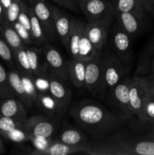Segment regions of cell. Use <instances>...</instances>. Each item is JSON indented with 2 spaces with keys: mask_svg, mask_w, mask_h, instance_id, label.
<instances>
[{
  "mask_svg": "<svg viewBox=\"0 0 154 155\" xmlns=\"http://www.w3.org/2000/svg\"><path fill=\"white\" fill-rule=\"evenodd\" d=\"M70 116L82 130L96 139H104L128 121L98 101L89 99L76 103L70 110Z\"/></svg>",
  "mask_w": 154,
  "mask_h": 155,
  "instance_id": "6da1fadb",
  "label": "cell"
},
{
  "mask_svg": "<svg viewBox=\"0 0 154 155\" xmlns=\"http://www.w3.org/2000/svg\"><path fill=\"white\" fill-rule=\"evenodd\" d=\"M130 66L122 62L111 49L104 50V63L98 98L104 99L110 91L128 74Z\"/></svg>",
  "mask_w": 154,
  "mask_h": 155,
  "instance_id": "7a4b0ae2",
  "label": "cell"
},
{
  "mask_svg": "<svg viewBox=\"0 0 154 155\" xmlns=\"http://www.w3.org/2000/svg\"><path fill=\"white\" fill-rule=\"evenodd\" d=\"M88 22H98L111 26L116 18L113 4L107 0H84L79 5Z\"/></svg>",
  "mask_w": 154,
  "mask_h": 155,
  "instance_id": "3957f363",
  "label": "cell"
},
{
  "mask_svg": "<svg viewBox=\"0 0 154 155\" xmlns=\"http://www.w3.org/2000/svg\"><path fill=\"white\" fill-rule=\"evenodd\" d=\"M131 77L127 74L118 84H116L107 95L110 102L116 111L128 120L133 119L130 110L129 86Z\"/></svg>",
  "mask_w": 154,
  "mask_h": 155,
  "instance_id": "277c9868",
  "label": "cell"
},
{
  "mask_svg": "<svg viewBox=\"0 0 154 155\" xmlns=\"http://www.w3.org/2000/svg\"><path fill=\"white\" fill-rule=\"evenodd\" d=\"M57 127L56 120L47 115H34L27 117L24 123V129L30 138H52Z\"/></svg>",
  "mask_w": 154,
  "mask_h": 155,
  "instance_id": "5b68a950",
  "label": "cell"
},
{
  "mask_svg": "<svg viewBox=\"0 0 154 155\" xmlns=\"http://www.w3.org/2000/svg\"><path fill=\"white\" fill-rule=\"evenodd\" d=\"M150 90L144 77L140 74L131 77L129 86L130 110L133 118H137Z\"/></svg>",
  "mask_w": 154,
  "mask_h": 155,
  "instance_id": "8992f818",
  "label": "cell"
},
{
  "mask_svg": "<svg viewBox=\"0 0 154 155\" xmlns=\"http://www.w3.org/2000/svg\"><path fill=\"white\" fill-rule=\"evenodd\" d=\"M111 50L122 62L130 66L132 60L131 38L121 28L116 21L111 33Z\"/></svg>",
  "mask_w": 154,
  "mask_h": 155,
  "instance_id": "52a82bcc",
  "label": "cell"
},
{
  "mask_svg": "<svg viewBox=\"0 0 154 155\" xmlns=\"http://www.w3.org/2000/svg\"><path fill=\"white\" fill-rule=\"evenodd\" d=\"M30 3L45 31L48 42L55 41L58 37L56 33L51 5L48 4L45 0H32Z\"/></svg>",
  "mask_w": 154,
  "mask_h": 155,
  "instance_id": "ba28073f",
  "label": "cell"
},
{
  "mask_svg": "<svg viewBox=\"0 0 154 155\" xmlns=\"http://www.w3.org/2000/svg\"><path fill=\"white\" fill-rule=\"evenodd\" d=\"M104 63V51L95 58L86 62L85 87L93 95L98 97L101 84Z\"/></svg>",
  "mask_w": 154,
  "mask_h": 155,
  "instance_id": "9c48e42d",
  "label": "cell"
},
{
  "mask_svg": "<svg viewBox=\"0 0 154 155\" xmlns=\"http://www.w3.org/2000/svg\"><path fill=\"white\" fill-rule=\"evenodd\" d=\"M41 48L50 71L63 80H69L67 62L64 61L60 51L55 47L51 45L49 42H46Z\"/></svg>",
  "mask_w": 154,
  "mask_h": 155,
  "instance_id": "30bf717a",
  "label": "cell"
},
{
  "mask_svg": "<svg viewBox=\"0 0 154 155\" xmlns=\"http://www.w3.org/2000/svg\"><path fill=\"white\" fill-rule=\"evenodd\" d=\"M110 25L98 22L86 23L85 33L97 51H103L108 39Z\"/></svg>",
  "mask_w": 154,
  "mask_h": 155,
  "instance_id": "8fae6325",
  "label": "cell"
},
{
  "mask_svg": "<svg viewBox=\"0 0 154 155\" xmlns=\"http://www.w3.org/2000/svg\"><path fill=\"white\" fill-rule=\"evenodd\" d=\"M35 104L47 116L55 120L60 117L66 110V107L59 102L49 92L38 93Z\"/></svg>",
  "mask_w": 154,
  "mask_h": 155,
  "instance_id": "7c38bea8",
  "label": "cell"
},
{
  "mask_svg": "<svg viewBox=\"0 0 154 155\" xmlns=\"http://www.w3.org/2000/svg\"><path fill=\"white\" fill-rule=\"evenodd\" d=\"M51 8L54 16V26L57 37L61 41L63 46L66 47L72 29L73 18H71L66 12L58 8L57 6L51 5Z\"/></svg>",
  "mask_w": 154,
  "mask_h": 155,
  "instance_id": "4fadbf2b",
  "label": "cell"
},
{
  "mask_svg": "<svg viewBox=\"0 0 154 155\" xmlns=\"http://www.w3.org/2000/svg\"><path fill=\"white\" fill-rule=\"evenodd\" d=\"M116 21L131 38L140 34L143 29V18L129 12L116 13Z\"/></svg>",
  "mask_w": 154,
  "mask_h": 155,
  "instance_id": "5bb4252c",
  "label": "cell"
},
{
  "mask_svg": "<svg viewBox=\"0 0 154 155\" xmlns=\"http://www.w3.org/2000/svg\"><path fill=\"white\" fill-rule=\"evenodd\" d=\"M66 82L67 80H63L50 71L49 93L67 108L72 98V92Z\"/></svg>",
  "mask_w": 154,
  "mask_h": 155,
  "instance_id": "9a60e30c",
  "label": "cell"
},
{
  "mask_svg": "<svg viewBox=\"0 0 154 155\" xmlns=\"http://www.w3.org/2000/svg\"><path fill=\"white\" fill-rule=\"evenodd\" d=\"M1 115L18 120L24 124L27 119V108L21 100L8 98L0 107Z\"/></svg>",
  "mask_w": 154,
  "mask_h": 155,
  "instance_id": "2e32d148",
  "label": "cell"
},
{
  "mask_svg": "<svg viewBox=\"0 0 154 155\" xmlns=\"http://www.w3.org/2000/svg\"><path fill=\"white\" fill-rule=\"evenodd\" d=\"M66 62L69 80L72 84L78 89L85 87L86 62L75 58H72Z\"/></svg>",
  "mask_w": 154,
  "mask_h": 155,
  "instance_id": "e0dca14e",
  "label": "cell"
},
{
  "mask_svg": "<svg viewBox=\"0 0 154 155\" xmlns=\"http://www.w3.org/2000/svg\"><path fill=\"white\" fill-rule=\"evenodd\" d=\"M26 49L28 54L30 64L33 76L49 71L48 64L41 47L27 45Z\"/></svg>",
  "mask_w": 154,
  "mask_h": 155,
  "instance_id": "ac0fdd59",
  "label": "cell"
},
{
  "mask_svg": "<svg viewBox=\"0 0 154 155\" xmlns=\"http://www.w3.org/2000/svg\"><path fill=\"white\" fill-rule=\"evenodd\" d=\"M85 23L82 21L81 20H72V29L68 38L66 46L65 47L72 58L77 59L78 58L79 45L82 35L85 30Z\"/></svg>",
  "mask_w": 154,
  "mask_h": 155,
  "instance_id": "d6986e66",
  "label": "cell"
},
{
  "mask_svg": "<svg viewBox=\"0 0 154 155\" xmlns=\"http://www.w3.org/2000/svg\"><path fill=\"white\" fill-rule=\"evenodd\" d=\"M87 145L88 144L80 146H72L53 139L49 146L45 150L41 151L39 155H68L75 153H85Z\"/></svg>",
  "mask_w": 154,
  "mask_h": 155,
  "instance_id": "ffe728a7",
  "label": "cell"
},
{
  "mask_svg": "<svg viewBox=\"0 0 154 155\" xmlns=\"http://www.w3.org/2000/svg\"><path fill=\"white\" fill-rule=\"evenodd\" d=\"M8 77L9 84H10L14 94H15L18 97V98L22 101L26 108H31L33 104L30 101L25 91H24V85H23L20 71L13 70V71L9 72V74H8Z\"/></svg>",
  "mask_w": 154,
  "mask_h": 155,
  "instance_id": "44dd1931",
  "label": "cell"
},
{
  "mask_svg": "<svg viewBox=\"0 0 154 155\" xmlns=\"http://www.w3.org/2000/svg\"><path fill=\"white\" fill-rule=\"evenodd\" d=\"M55 139L72 146H80L88 144L85 135L80 130L72 127L63 128Z\"/></svg>",
  "mask_w": 154,
  "mask_h": 155,
  "instance_id": "7402d4cb",
  "label": "cell"
},
{
  "mask_svg": "<svg viewBox=\"0 0 154 155\" xmlns=\"http://www.w3.org/2000/svg\"><path fill=\"white\" fill-rule=\"evenodd\" d=\"M138 125L147 130L154 124V92H150L137 118Z\"/></svg>",
  "mask_w": 154,
  "mask_h": 155,
  "instance_id": "603a6c76",
  "label": "cell"
},
{
  "mask_svg": "<svg viewBox=\"0 0 154 155\" xmlns=\"http://www.w3.org/2000/svg\"><path fill=\"white\" fill-rule=\"evenodd\" d=\"M111 3L116 11V14L129 12L144 18L146 11L137 0H112Z\"/></svg>",
  "mask_w": 154,
  "mask_h": 155,
  "instance_id": "cb8c5ba5",
  "label": "cell"
},
{
  "mask_svg": "<svg viewBox=\"0 0 154 155\" xmlns=\"http://www.w3.org/2000/svg\"><path fill=\"white\" fill-rule=\"evenodd\" d=\"M30 33L33 36V41L36 46L42 47L48 42L45 31L39 22V19L35 15L33 8L30 5Z\"/></svg>",
  "mask_w": 154,
  "mask_h": 155,
  "instance_id": "d4e9b609",
  "label": "cell"
},
{
  "mask_svg": "<svg viewBox=\"0 0 154 155\" xmlns=\"http://www.w3.org/2000/svg\"><path fill=\"white\" fill-rule=\"evenodd\" d=\"M101 52H102V51H97L96 48L94 47L88 36H86L84 30L79 41L77 59L87 62L96 57Z\"/></svg>",
  "mask_w": 154,
  "mask_h": 155,
  "instance_id": "484cf974",
  "label": "cell"
},
{
  "mask_svg": "<svg viewBox=\"0 0 154 155\" xmlns=\"http://www.w3.org/2000/svg\"><path fill=\"white\" fill-rule=\"evenodd\" d=\"M26 46L22 47L16 51H14V58H15L16 60L18 66V71H20V73L28 74V75L33 77Z\"/></svg>",
  "mask_w": 154,
  "mask_h": 155,
  "instance_id": "4316f807",
  "label": "cell"
},
{
  "mask_svg": "<svg viewBox=\"0 0 154 155\" xmlns=\"http://www.w3.org/2000/svg\"><path fill=\"white\" fill-rule=\"evenodd\" d=\"M3 34H4L5 41L8 44L9 46L11 48V49L13 50V51L27 45L24 43V41L21 39V37L17 33L15 29L14 28L13 26L12 27H6L4 29Z\"/></svg>",
  "mask_w": 154,
  "mask_h": 155,
  "instance_id": "83f0119b",
  "label": "cell"
},
{
  "mask_svg": "<svg viewBox=\"0 0 154 155\" xmlns=\"http://www.w3.org/2000/svg\"><path fill=\"white\" fill-rule=\"evenodd\" d=\"M138 72L146 80L150 92H154V61L149 59L140 65Z\"/></svg>",
  "mask_w": 154,
  "mask_h": 155,
  "instance_id": "f1b7e54d",
  "label": "cell"
},
{
  "mask_svg": "<svg viewBox=\"0 0 154 155\" xmlns=\"http://www.w3.org/2000/svg\"><path fill=\"white\" fill-rule=\"evenodd\" d=\"M21 79H22L23 85H24V91H25L26 94H27L30 101L34 104L36 103V98H37L38 92L36 88V86H35L33 77V76L28 75V74H21Z\"/></svg>",
  "mask_w": 154,
  "mask_h": 155,
  "instance_id": "f546056e",
  "label": "cell"
},
{
  "mask_svg": "<svg viewBox=\"0 0 154 155\" xmlns=\"http://www.w3.org/2000/svg\"><path fill=\"white\" fill-rule=\"evenodd\" d=\"M33 80L38 93L49 92L50 70L46 72L41 73L37 75L33 76Z\"/></svg>",
  "mask_w": 154,
  "mask_h": 155,
  "instance_id": "4dcf8cb0",
  "label": "cell"
},
{
  "mask_svg": "<svg viewBox=\"0 0 154 155\" xmlns=\"http://www.w3.org/2000/svg\"><path fill=\"white\" fill-rule=\"evenodd\" d=\"M29 140L32 142L33 146V149L29 154L31 155H39L41 151L46 149L50 144L52 142V138H45V137H30Z\"/></svg>",
  "mask_w": 154,
  "mask_h": 155,
  "instance_id": "1f68e13d",
  "label": "cell"
},
{
  "mask_svg": "<svg viewBox=\"0 0 154 155\" xmlns=\"http://www.w3.org/2000/svg\"><path fill=\"white\" fill-rule=\"evenodd\" d=\"M21 127H24V124L22 123L2 115L0 117V131L7 133Z\"/></svg>",
  "mask_w": 154,
  "mask_h": 155,
  "instance_id": "d6a6232c",
  "label": "cell"
},
{
  "mask_svg": "<svg viewBox=\"0 0 154 155\" xmlns=\"http://www.w3.org/2000/svg\"><path fill=\"white\" fill-rule=\"evenodd\" d=\"M22 2L23 0H14L11 5L6 10V18L9 24L11 25H13L14 23L18 21Z\"/></svg>",
  "mask_w": 154,
  "mask_h": 155,
  "instance_id": "836d02e7",
  "label": "cell"
},
{
  "mask_svg": "<svg viewBox=\"0 0 154 155\" xmlns=\"http://www.w3.org/2000/svg\"><path fill=\"white\" fill-rule=\"evenodd\" d=\"M14 27V28L15 29V30L17 31V33H18L19 36L21 37V39L24 41V43L27 45H35L34 41H33V36H32L31 33L29 30H27L26 27H24V26L21 24H20L18 21H16L12 25Z\"/></svg>",
  "mask_w": 154,
  "mask_h": 155,
  "instance_id": "e575fe53",
  "label": "cell"
},
{
  "mask_svg": "<svg viewBox=\"0 0 154 155\" xmlns=\"http://www.w3.org/2000/svg\"><path fill=\"white\" fill-rule=\"evenodd\" d=\"M24 27L30 31V5L23 0L21 4V11L18 15V21Z\"/></svg>",
  "mask_w": 154,
  "mask_h": 155,
  "instance_id": "d590c367",
  "label": "cell"
},
{
  "mask_svg": "<svg viewBox=\"0 0 154 155\" xmlns=\"http://www.w3.org/2000/svg\"><path fill=\"white\" fill-rule=\"evenodd\" d=\"M7 137L12 142H17V143H22V142H27L29 140L28 134L25 132L24 127L17 128L9 133H5Z\"/></svg>",
  "mask_w": 154,
  "mask_h": 155,
  "instance_id": "8d00e7d4",
  "label": "cell"
},
{
  "mask_svg": "<svg viewBox=\"0 0 154 155\" xmlns=\"http://www.w3.org/2000/svg\"><path fill=\"white\" fill-rule=\"evenodd\" d=\"M0 57L6 62L13 64L14 53L7 42L0 39Z\"/></svg>",
  "mask_w": 154,
  "mask_h": 155,
  "instance_id": "74e56055",
  "label": "cell"
},
{
  "mask_svg": "<svg viewBox=\"0 0 154 155\" xmlns=\"http://www.w3.org/2000/svg\"><path fill=\"white\" fill-rule=\"evenodd\" d=\"M59 5L73 12H79L80 9L79 5L74 0H52Z\"/></svg>",
  "mask_w": 154,
  "mask_h": 155,
  "instance_id": "f35d334b",
  "label": "cell"
},
{
  "mask_svg": "<svg viewBox=\"0 0 154 155\" xmlns=\"http://www.w3.org/2000/svg\"><path fill=\"white\" fill-rule=\"evenodd\" d=\"M4 84H9L8 82V77L6 73V71L5 68L0 64V85Z\"/></svg>",
  "mask_w": 154,
  "mask_h": 155,
  "instance_id": "ab89813d",
  "label": "cell"
},
{
  "mask_svg": "<svg viewBox=\"0 0 154 155\" xmlns=\"http://www.w3.org/2000/svg\"><path fill=\"white\" fill-rule=\"evenodd\" d=\"M144 9L146 12L154 15V0H144Z\"/></svg>",
  "mask_w": 154,
  "mask_h": 155,
  "instance_id": "60d3db41",
  "label": "cell"
},
{
  "mask_svg": "<svg viewBox=\"0 0 154 155\" xmlns=\"http://www.w3.org/2000/svg\"><path fill=\"white\" fill-rule=\"evenodd\" d=\"M14 0H0V2H1L2 5L4 8L5 10H7L9 8V6L11 5V3L13 2Z\"/></svg>",
  "mask_w": 154,
  "mask_h": 155,
  "instance_id": "b9f144b4",
  "label": "cell"
},
{
  "mask_svg": "<svg viewBox=\"0 0 154 155\" xmlns=\"http://www.w3.org/2000/svg\"><path fill=\"white\" fill-rule=\"evenodd\" d=\"M147 130H148V133L154 136V124H152V126H150V127L147 129Z\"/></svg>",
  "mask_w": 154,
  "mask_h": 155,
  "instance_id": "7bdbcfd3",
  "label": "cell"
},
{
  "mask_svg": "<svg viewBox=\"0 0 154 155\" xmlns=\"http://www.w3.org/2000/svg\"><path fill=\"white\" fill-rule=\"evenodd\" d=\"M149 59L154 61V43L152 46V52H151V54H150V58Z\"/></svg>",
  "mask_w": 154,
  "mask_h": 155,
  "instance_id": "ee69618b",
  "label": "cell"
},
{
  "mask_svg": "<svg viewBox=\"0 0 154 155\" xmlns=\"http://www.w3.org/2000/svg\"><path fill=\"white\" fill-rule=\"evenodd\" d=\"M3 10H4V8L2 7V5L1 2H0V17H1L2 15Z\"/></svg>",
  "mask_w": 154,
  "mask_h": 155,
  "instance_id": "f6af8a7d",
  "label": "cell"
},
{
  "mask_svg": "<svg viewBox=\"0 0 154 155\" xmlns=\"http://www.w3.org/2000/svg\"><path fill=\"white\" fill-rule=\"evenodd\" d=\"M137 1H138L139 3L144 8V0H137Z\"/></svg>",
  "mask_w": 154,
  "mask_h": 155,
  "instance_id": "bcb514c9",
  "label": "cell"
},
{
  "mask_svg": "<svg viewBox=\"0 0 154 155\" xmlns=\"http://www.w3.org/2000/svg\"><path fill=\"white\" fill-rule=\"evenodd\" d=\"M74 1H75V2H76V3H77V4H78V5H79H79H80V4H81V3H82V2H83V1H84V0H74Z\"/></svg>",
  "mask_w": 154,
  "mask_h": 155,
  "instance_id": "7dc6e473",
  "label": "cell"
},
{
  "mask_svg": "<svg viewBox=\"0 0 154 155\" xmlns=\"http://www.w3.org/2000/svg\"><path fill=\"white\" fill-rule=\"evenodd\" d=\"M27 1H28V2H31V1H32V0H27Z\"/></svg>",
  "mask_w": 154,
  "mask_h": 155,
  "instance_id": "c3c4849f",
  "label": "cell"
}]
</instances>
